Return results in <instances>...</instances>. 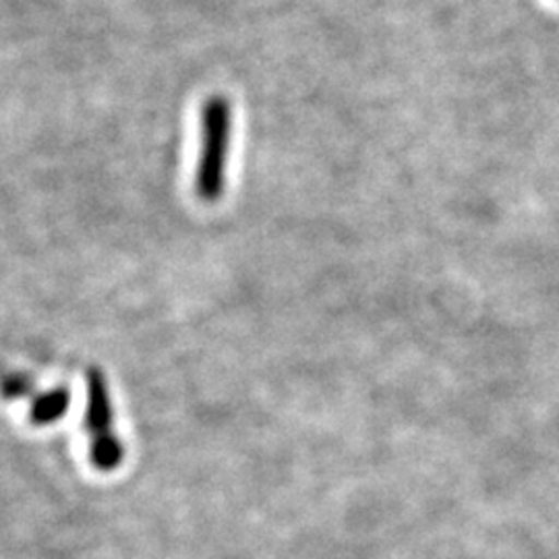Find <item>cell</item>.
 I'll list each match as a JSON object with an SVG mask.
<instances>
[{"label": "cell", "instance_id": "obj_2", "mask_svg": "<svg viewBox=\"0 0 559 559\" xmlns=\"http://www.w3.org/2000/svg\"><path fill=\"white\" fill-rule=\"evenodd\" d=\"M85 429L90 436V460L102 473H112L124 460V445L115 433L110 385L98 367H90L85 373Z\"/></svg>", "mask_w": 559, "mask_h": 559}, {"label": "cell", "instance_id": "obj_1", "mask_svg": "<svg viewBox=\"0 0 559 559\" xmlns=\"http://www.w3.org/2000/svg\"><path fill=\"white\" fill-rule=\"evenodd\" d=\"M233 143V104L226 96H210L200 115V160L195 168V193L207 203L226 191L228 156Z\"/></svg>", "mask_w": 559, "mask_h": 559}, {"label": "cell", "instance_id": "obj_3", "mask_svg": "<svg viewBox=\"0 0 559 559\" xmlns=\"http://www.w3.org/2000/svg\"><path fill=\"white\" fill-rule=\"evenodd\" d=\"M69 404H71V394L67 392V388H52L34 400L29 419L34 425H50L67 415Z\"/></svg>", "mask_w": 559, "mask_h": 559}, {"label": "cell", "instance_id": "obj_4", "mask_svg": "<svg viewBox=\"0 0 559 559\" xmlns=\"http://www.w3.org/2000/svg\"><path fill=\"white\" fill-rule=\"evenodd\" d=\"M34 390V380L20 371L0 373V396L4 400H20L29 396Z\"/></svg>", "mask_w": 559, "mask_h": 559}]
</instances>
